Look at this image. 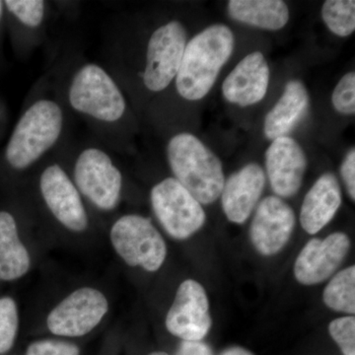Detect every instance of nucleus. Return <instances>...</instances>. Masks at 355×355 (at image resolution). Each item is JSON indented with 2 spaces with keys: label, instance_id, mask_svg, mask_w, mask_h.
<instances>
[{
  "label": "nucleus",
  "instance_id": "obj_6",
  "mask_svg": "<svg viewBox=\"0 0 355 355\" xmlns=\"http://www.w3.org/2000/svg\"><path fill=\"white\" fill-rule=\"evenodd\" d=\"M151 203L161 225L177 240L188 239L197 233L207 218L202 205L173 178L154 187Z\"/></svg>",
  "mask_w": 355,
  "mask_h": 355
},
{
  "label": "nucleus",
  "instance_id": "obj_31",
  "mask_svg": "<svg viewBox=\"0 0 355 355\" xmlns=\"http://www.w3.org/2000/svg\"><path fill=\"white\" fill-rule=\"evenodd\" d=\"M149 355H169V354H165V352H153V354H150Z\"/></svg>",
  "mask_w": 355,
  "mask_h": 355
},
{
  "label": "nucleus",
  "instance_id": "obj_14",
  "mask_svg": "<svg viewBox=\"0 0 355 355\" xmlns=\"http://www.w3.org/2000/svg\"><path fill=\"white\" fill-rule=\"evenodd\" d=\"M266 167L273 191L279 197L291 198L301 188L307 159L297 141L279 137L266 150Z\"/></svg>",
  "mask_w": 355,
  "mask_h": 355
},
{
  "label": "nucleus",
  "instance_id": "obj_24",
  "mask_svg": "<svg viewBox=\"0 0 355 355\" xmlns=\"http://www.w3.org/2000/svg\"><path fill=\"white\" fill-rule=\"evenodd\" d=\"M329 331L343 355H355V318H338L331 322Z\"/></svg>",
  "mask_w": 355,
  "mask_h": 355
},
{
  "label": "nucleus",
  "instance_id": "obj_1",
  "mask_svg": "<svg viewBox=\"0 0 355 355\" xmlns=\"http://www.w3.org/2000/svg\"><path fill=\"white\" fill-rule=\"evenodd\" d=\"M234 34L222 24L209 26L187 44L176 76L179 94L198 101L209 94L234 51Z\"/></svg>",
  "mask_w": 355,
  "mask_h": 355
},
{
  "label": "nucleus",
  "instance_id": "obj_2",
  "mask_svg": "<svg viewBox=\"0 0 355 355\" xmlns=\"http://www.w3.org/2000/svg\"><path fill=\"white\" fill-rule=\"evenodd\" d=\"M168 161L176 180L200 205L220 197L225 183L220 159L191 133L175 135L167 147Z\"/></svg>",
  "mask_w": 355,
  "mask_h": 355
},
{
  "label": "nucleus",
  "instance_id": "obj_11",
  "mask_svg": "<svg viewBox=\"0 0 355 355\" xmlns=\"http://www.w3.org/2000/svg\"><path fill=\"white\" fill-rule=\"evenodd\" d=\"M349 249V236L343 232L333 233L324 239L310 240L296 259L294 277L304 286L321 284L340 268Z\"/></svg>",
  "mask_w": 355,
  "mask_h": 355
},
{
  "label": "nucleus",
  "instance_id": "obj_16",
  "mask_svg": "<svg viewBox=\"0 0 355 355\" xmlns=\"http://www.w3.org/2000/svg\"><path fill=\"white\" fill-rule=\"evenodd\" d=\"M270 83V67L260 51L243 58L222 85L228 102L241 107L251 106L263 99Z\"/></svg>",
  "mask_w": 355,
  "mask_h": 355
},
{
  "label": "nucleus",
  "instance_id": "obj_7",
  "mask_svg": "<svg viewBox=\"0 0 355 355\" xmlns=\"http://www.w3.org/2000/svg\"><path fill=\"white\" fill-rule=\"evenodd\" d=\"M108 310V300L101 291L83 287L72 292L51 310L46 324L55 336H83L94 330Z\"/></svg>",
  "mask_w": 355,
  "mask_h": 355
},
{
  "label": "nucleus",
  "instance_id": "obj_17",
  "mask_svg": "<svg viewBox=\"0 0 355 355\" xmlns=\"http://www.w3.org/2000/svg\"><path fill=\"white\" fill-rule=\"evenodd\" d=\"M342 205V191L335 175L324 173L308 191L300 210V223L316 234L334 218Z\"/></svg>",
  "mask_w": 355,
  "mask_h": 355
},
{
  "label": "nucleus",
  "instance_id": "obj_19",
  "mask_svg": "<svg viewBox=\"0 0 355 355\" xmlns=\"http://www.w3.org/2000/svg\"><path fill=\"white\" fill-rule=\"evenodd\" d=\"M231 18L268 31L284 28L289 20V9L282 0H231L228 2Z\"/></svg>",
  "mask_w": 355,
  "mask_h": 355
},
{
  "label": "nucleus",
  "instance_id": "obj_8",
  "mask_svg": "<svg viewBox=\"0 0 355 355\" xmlns=\"http://www.w3.org/2000/svg\"><path fill=\"white\" fill-rule=\"evenodd\" d=\"M74 179L79 191L98 209L112 210L120 202L123 184L120 170L100 149L88 148L79 155Z\"/></svg>",
  "mask_w": 355,
  "mask_h": 355
},
{
  "label": "nucleus",
  "instance_id": "obj_3",
  "mask_svg": "<svg viewBox=\"0 0 355 355\" xmlns=\"http://www.w3.org/2000/svg\"><path fill=\"white\" fill-rule=\"evenodd\" d=\"M62 110L55 103H35L18 121L6 149L9 164L18 170L29 167L60 137L62 128Z\"/></svg>",
  "mask_w": 355,
  "mask_h": 355
},
{
  "label": "nucleus",
  "instance_id": "obj_10",
  "mask_svg": "<svg viewBox=\"0 0 355 355\" xmlns=\"http://www.w3.org/2000/svg\"><path fill=\"white\" fill-rule=\"evenodd\" d=\"M166 328L173 336L188 342H200L211 328L209 303L202 284L187 279L178 288L166 317Z\"/></svg>",
  "mask_w": 355,
  "mask_h": 355
},
{
  "label": "nucleus",
  "instance_id": "obj_29",
  "mask_svg": "<svg viewBox=\"0 0 355 355\" xmlns=\"http://www.w3.org/2000/svg\"><path fill=\"white\" fill-rule=\"evenodd\" d=\"M176 355H214L207 343L183 340L178 349Z\"/></svg>",
  "mask_w": 355,
  "mask_h": 355
},
{
  "label": "nucleus",
  "instance_id": "obj_25",
  "mask_svg": "<svg viewBox=\"0 0 355 355\" xmlns=\"http://www.w3.org/2000/svg\"><path fill=\"white\" fill-rule=\"evenodd\" d=\"M7 8L29 27L41 24L44 17V2L42 0H7Z\"/></svg>",
  "mask_w": 355,
  "mask_h": 355
},
{
  "label": "nucleus",
  "instance_id": "obj_12",
  "mask_svg": "<svg viewBox=\"0 0 355 355\" xmlns=\"http://www.w3.org/2000/svg\"><path fill=\"white\" fill-rule=\"evenodd\" d=\"M295 226L293 209L279 197L261 200L250 228L254 249L263 256L279 253L291 239Z\"/></svg>",
  "mask_w": 355,
  "mask_h": 355
},
{
  "label": "nucleus",
  "instance_id": "obj_22",
  "mask_svg": "<svg viewBox=\"0 0 355 355\" xmlns=\"http://www.w3.org/2000/svg\"><path fill=\"white\" fill-rule=\"evenodd\" d=\"M322 17L329 30L336 36H349L355 30V1L328 0L322 7Z\"/></svg>",
  "mask_w": 355,
  "mask_h": 355
},
{
  "label": "nucleus",
  "instance_id": "obj_4",
  "mask_svg": "<svg viewBox=\"0 0 355 355\" xmlns=\"http://www.w3.org/2000/svg\"><path fill=\"white\" fill-rule=\"evenodd\" d=\"M111 241L119 256L130 266L157 272L164 263V239L146 217L130 214L121 217L111 229Z\"/></svg>",
  "mask_w": 355,
  "mask_h": 355
},
{
  "label": "nucleus",
  "instance_id": "obj_5",
  "mask_svg": "<svg viewBox=\"0 0 355 355\" xmlns=\"http://www.w3.org/2000/svg\"><path fill=\"white\" fill-rule=\"evenodd\" d=\"M69 102L80 113L104 121H116L125 110L120 89L104 69L87 64L79 70L69 89Z\"/></svg>",
  "mask_w": 355,
  "mask_h": 355
},
{
  "label": "nucleus",
  "instance_id": "obj_32",
  "mask_svg": "<svg viewBox=\"0 0 355 355\" xmlns=\"http://www.w3.org/2000/svg\"><path fill=\"white\" fill-rule=\"evenodd\" d=\"M1 12H2V2L0 1V16H1Z\"/></svg>",
  "mask_w": 355,
  "mask_h": 355
},
{
  "label": "nucleus",
  "instance_id": "obj_13",
  "mask_svg": "<svg viewBox=\"0 0 355 355\" xmlns=\"http://www.w3.org/2000/svg\"><path fill=\"white\" fill-rule=\"evenodd\" d=\"M42 195L51 214L69 230L83 232L88 227V217L78 191L64 170L51 165L42 174Z\"/></svg>",
  "mask_w": 355,
  "mask_h": 355
},
{
  "label": "nucleus",
  "instance_id": "obj_27",
  "mask_svg": "<svg viewBox=\"0 0 355 355\" xmlns=\"http://www.w3.org/2000/svg\"><path fill=\"white\" fill-rule=\"evenodd\" d=\"M74 343L58 340H42L32 343L26 355H79Z\"/></svg>",
  "mask_w": 355,
  "mask_h": 355
},
{
  "label": "nucleus",
  "instance_id": "obj_21",
  "mask_svg": "<svg viewBox=\"0 0 355 355\" xmlns=\"http://www.w3.org/2000/svg\"><path fill=\"white\" fill-rule=\"evenodd\" d=\"M323 300L327 307L336 312L355 313V266L336 273L324 288Z\"/></svg>",
  "mask_w": 355,
  "mask_h": 355
},
{
  "label": "nucleus",
  "instance_id": "obj_18",
  "mask_svg": "<svg viewBox=\"0 0 355 355\" xmlns=\"http://www.w3.org/2000/svg\"><path fill=\"white\" fill-rule=\"evenodd\" d=\"M310 98L304 84L299 80L286 83L284 94L266 114L263 132L268 139L287 137L303 120L309 109Z\"/></svg>",
  "mask_w": 355,
  "mask_h": 355
},
{
  "label": "nucleus",
  "instance_id": "obj_30",
  "mask_svg": "<svg viewBox=\"0 0 355 355\" xmlns=\"http://www.w3.org/2000/svg\"><path fill=\"white\" fill-rule=\"evenodd\" d=\"M220 355H254L249 350L240 347H232L226 349L221 352Z\"/></svg>",
  "mask_w": 355,
  "mask_h": 355
},
{
  "label": "nucleus",
  "instance_id": "obj_20",
  "mask_svg": "<svg viewBox=\"0 0 355 355\" xmlns=\"http://www.w3.org/2000/svg\"><path fill=\"white\" fill-rule=\"evenodd\" d=\"M30 266V254L20 241L13 216L0 211V280L20 279Z\"/></svg>",
  "mask_w": 355,
  "mask_h": 355
},
{
  "label": "nucleus",
  "instance_id": "obj_15",
  "mask_svg": "<svg viewBox=\"0 0 355 355\" xmlns=\"http://www.w3.org/2000/svg\"><path fill=\"white\" fill-rule=\"evenodd\" d=\"M265 184V172L256 163H250L231 175L221 193L222 209L228 220L237 224L246 222L260 200Z\"/></svg>",
  "mask_w": 355,
  "mask_h": 355
},
{
  "label": "nucleus",
  "instance_id": "obj_9",
  "mask_svg": "<svg viewBox=\"0 0 355 355\" xmlns=\"http://www.w3.org/2000/svg\"><path fill=\"white\" fill-rule=\"evenodd\" d=\"M187 32L178 21L161 26L153 33L147 48L144 81L153 92L164 90L177 76L184 49Z\"/></svg>",
  "mask_w": 355,
  "mask_h": 355
},
{
  "label": "nucleus",
  "instance_id": "obj_28",
  "mask_svg": "<svg viewBox=\"0 0 355 355\" xmlns=\"http://www.w3.org/2000/svg\"><path fill=\"white\" fill-rule=\"evenodd\" d=\"M340 175L345 187H347V193L350 198L355 200V149L352 150L345 156L343 160L342 167H340Z\"/></svg>",
  "mask_w": 355,
  "mask_h": 355
},
{
  "label": "nucleus",
  "instance_id": "obj_23",
  "mask_svg": "<svg viewBox=\"0 0 355 355\" xmlns=\"http://www.w3.org/2000/svg\"><path fill=\"white\" fill-rule=\"evenodd\" d=\"M18 312L15 301L0 298V354L12 349L18 331Z\"/></svg>",
  "mask_w": 355,
  "mask_h": 355
},
{
  "label": "nucleus",
  "instance_id": "obj_26",
  "mask_svg": "<svg viewBox=\"0 0 355 355\" xmlns=\"http://www.w3.org/2000/svg\"><path fill=\"white\" fill-rule=\"evenodd\" d=\"M331 102L338 113H355V73L349 72L340 79L331 96Z\"/></svg>",
  "mask_w": 355,
  "mask_h": 355
}]
</instances>
